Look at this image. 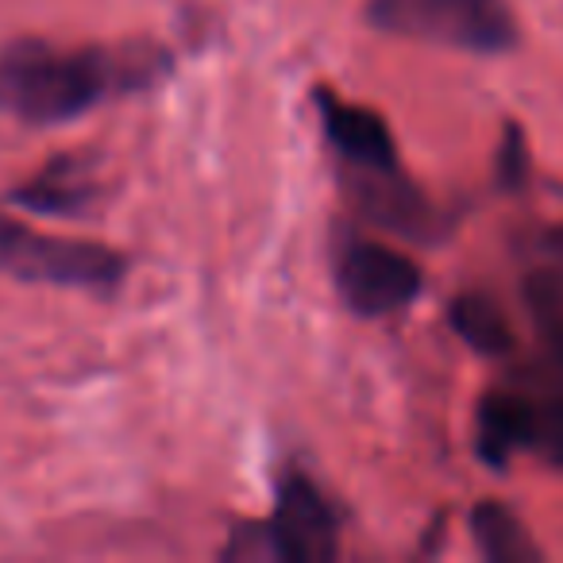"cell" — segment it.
<instances>
[{
  "label": "cell",
  "mask_w": 563,
  "mask_h": 563,
  "mask_svg": "<svg viewBox=\"0 0 563 563\" xmlns=\"http://www.w3.org/2000/svg\"><path fill=\"white\" fill-rule=\"evenodd\" d=\"M166 70L155 47H78L20 40L0 51V112L24 124H66L109 97L147 89Z\"/></svg>",
  "instance_id": "cell-1"
},
{
  "label": "cell",
  "mask_w": 563,
  "mask_h": 563,
  "mask_svg": "<svg viewBox=\"0 0 563 563\" xmlns=\"http://www.w3.org/2000/svg\"><path fill=\"white\" fill-rule=\"evenodd\" d=\"M367 16L378 32L471 55H501L517 43L506 0H371Z\"/></svg>",
  "instance_id": "cell-2"
},
{
  "label": "cell",
  "mask_w": 563,
  "mask_h": 563,
  "mask_svg": "<svg viewBox=\"0 0 563 563\" xmlns=\"http://www.w3.org/2000/svg\"><path fill=\"white\" fill-rule=\"evenodd\" d=\"M0 271L24 282H55V286H86L112 290L124 278V258L101 243L58 240V235L27 232L0 217Z\"/></svg>",
  "instance_id": "cell-3"
},
{
  "label": "cell",
  "mask_w": 563,
  "mask_h": 563,
  "mask_svg": "<svg viewBox=\"0 0 563 563\" xmlns=\"http://www.w3.org/2000/svg\"><path fill=\"white\" fill-rule=\"evenodd\" d=\"M340 298L360 317H386L413 306L421 294V271L413 258L371 240H352L336 255Z\"/></svg>",
  "instance_id": "cell-4"
},
{
  "label": "cell",
  "mask_w": 563,
  "mask_h": 563,
  "mask_svg": "<svg viewBox=\"0 0 563 563\" xmlns=\"http://www.w3.org/2000/svg\"><path fill=\"white\" fill-rule=\"evenodd\" d=\"M271 552L294 563H324L336 555V514L309 478L286 475L278 486V506L263 532Z\"/></svg>",
  "instance_id": "cell-5"
},
{
  "label": "cell",
  "mask_w": 563,
  "mask_h": 563,
  "mask_svg": "<svg viewBox=\"0 0 563 563\" xmlns=\"http://www.w3.org/2000/svg\"><path fill=\"white\" fill-rule=\"evenodd\" d=\"M521 294L540 336L563 363V224L540 228L517 251Z\"/></svg>",
  "instance_id": "cell-6"
},
{
  "label": "cell",
  "mask_w": 563,
  "mask_h": 563,
  "mask_svg": "<svg viewBox=\"0 0 563 563\" xmlns=\"http://www.w3.org/2000/svg\"><path fill=\"white\" fill-rule=\"evenodd\" d=\"M317 109H321L324 135L347 166H355L360 174L398 170V151H394L390 128L383 124V117L332 93H317Z\"/></svg>",
  "instance_id": "cell-7"
},
{
  "label": "cell",
  "mask_w": 563,
  "mask_h": 563,
  "mask_svg": "<svg viewBox=\"0 0 563 563\" xmlns=\"http://www.w3.org/2000/svg\"><path fill=\"white\" fill-rule=\"evenodd\" d=\"M537 452V401L529 390H494L478 406V455L506 467L517 452Z\"/></svg>",
  "instance_id": "cell-8"
},
{
  "label": "cell",
  "mask_w": 563,
  "mask_h": 563,
  "mask_svg": "<svg viewBox=\"0 0 563 563\" xmlns=\"http://www.w3.org/2000/svg\"><path fill=\"white\" fill-rule=\"evenodd\" d=\"M12 201L43 217H81L97 201V178L78 155H63L12 194Z\"/></svg>",
  "instance_id": "cell-9"
},
{
  "label": "cell",
  "mask_w": 563,
  "mask_h": 563,
  "mask_svg": "<svg viewBox=\"0 0 563 563\" xmlns=\"http://www.w3.org/2000/svg\"><path fill=\"white\" fill-rule=\"evenodd\" d=\"M471 525H475V540L483 548L486 560L494 563H529V560H540L537 544L529 540L525 525L509 514L506 506L498 501H486L471 514Z\"/></svg>",
  "instance_id": "cell-10"
},
{
  "label": "cell",
  "mask_w": 563,
  "mask_h": 563,
  "mask_svg": "<svg viewBox=\"0 0 563 563\" xmlns=\"http://www.w3.org/2000/svg\"><path fill=\"white\" fill-rule=\"evenodd\" d=\"M452 329L460 332V340H467V344L483 355H501L514 344L506 317H501L498 306H494L490 298H483V294H467V298L452 301Z\"/></svg>",
  "instance_id": "cell-11"
},
{
  "label": "cell",
  "mask_w": 563,
  "mask_h": 563,
  "mask_svg": "<svg viewBox=\"0 0 563 563\" xmlns=\"http://www.w3.org/2000/svg\"><path fill=\"white\" fill-rule=\"evenodd\" d=\"M501 178L506 181L525 178V147H521L517 128H509V135H506V151H501Z\"/></svg>",
  "instance_id": "cell-12"
}]
</instances>
